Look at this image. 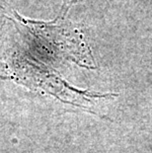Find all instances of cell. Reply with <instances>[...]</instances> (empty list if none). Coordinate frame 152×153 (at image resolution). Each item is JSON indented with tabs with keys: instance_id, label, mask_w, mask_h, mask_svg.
Instances as JSON below:
<instances>
[{
	"instance_id": "6da1fadb",
	"label": "cell",
	"mask_w": 152,
	"mask_h": 153,
	"mask_svg": "<svg viewBox=\"0 0 152 153\" xmlns=\"http://www.w3.org/2000/svg\"><path fill=\"white\" fill-rule=\"evenodd\" d=\"M88 53L80 37L62 25L44 24L4 13L0 19V75L44 91L64 102L81 106L92 99L112 98L116 94L79 91L68 85L56 71L65 59L83 64ZM82 107V106H81Z\"/></svg>"
}]
</instances>
